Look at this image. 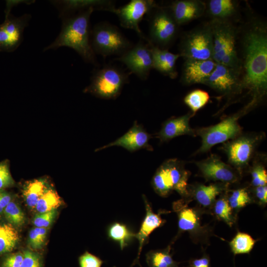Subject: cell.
<instances>
[{
  "instance_id": "obj_1",
  "label": "cell",
  "mask_w": 267,
  "mask_h": 267,
  "mask_svg": "<svg viewBox=\"0 0 267 267\" xmlns=\"http://www.w3.org/2000/svg\"><path fill=\"white\" fill-rule=\"evenodd\" d=\"M244 30L240 60L243 88L251 93V101L258 105L267 91V28L264 22L256 19Z\"/></svg>"
},
{
  "instance_id": "obj_2",
  "label": "cell",
  "mask_w": 267,
  "mask_h": 267,
  "mask_svg": "<svg viewBox=\"0 0 267 267\" xmlns=\"http://www.w3.org/2000/svg\"><path fill=\"white\" fill-rule=\"evenodd\" d=\"M94 10L91 8L62 19L60 32L44 51L69 47L76 51L86 62L97 65L95 54L90 41L89 20Z\"/></svg>"
},
{
  "instance_id": "obj_3",
  "label": "cell",
  "mask_w": 267,
  "mask_h": 267,
  "mask_svg": "<svg viewBox=\"0 0 267 267\" xmlns=\"http://www.w3.org/2000/svg\"><path fill=\"white\" fill-rule=\"evenodd\" d=\"M212 60L217 64L241 72V62L236 48L237 29L230 21L212 20Z\"/></svg>"
},
{
  "instance_id": "obj_4",
  "label": "cell",
  "mask_w": 267,
  "mask_h": 267,
  "mask_svg": "<svg viewBox=\"0 0 267 267\" xmlns=\"http://www.w3.org/2000/svg\"><path fill=\"white\" fill-rule=\"evenodd\" d=\"M129 73L120 68L105 65L94 72L90 83L85 89L84 92L102 99H116L129 82Z\"/></svg>"
},
{
  "instance_id": "obj_5",
  "label": "cell",
  "mask_w": 267,
  "mask_h": 267,
  "mask_svg": "<svg viewBox=\"0 0 267 267\" xmlns=\"http://www.w3.org/2000/svg\"><path fill=\"white\" fill-rule=\"evenodd\" d=\"M90 41L94 53L104 57L119 56L133 45L118 27L105 22L96 24L90 30Z\"/></svg>"
},
{
  "instance_id": "obj_6",
  "label": "cell",
  "mask_w": 267,
  "mask_h": 267,
  "mask_svg": "<svg viewBox=\"0 0 267 267\" xmlns=\"http://www.w3.org/2000/svg\"><path fill=\"white\" fill-rule=\"evenodd\" d=\"M253 107L248 103L238 113L229 116L214 126L198 129L195 131L202 139V144L196 153L209 151L213 146L232 139L240 135L241 127L239 118Z\"/></svg>"
},
{
  "instance_id": "obj_7",
  "label": "cell",
  "mask_w": 267,
  "mask_h": 267,
  "mask_svg": "<svg viewBox=\"0 0 267 267\" xmlns=\"http://www.w3.org/2000/svg\"><path fill=\"white\" fill-rule=\"evenodd\" d=\"M179 49V54L184 59L212 60L213 36L210 22L185 34L180 41Z\"/></svg>"
},
{
  "instance_id": "obj_8",
  "label": "cell",
  "mask_w": 267,
  "mask_h": 267,
  "mask_svg": "<svg viewBox=\"0 0 267 267\" xmlns=\"http://www.w3.org/2000/svg\"><path fill=\"white\" fill-rule=\"evenodd\" d=\"M149 37L148 42L162 49L171 44L178 33V25L169 8L157 5L148 15Z\"/></svg>"
},
{
  "instance_id": "obj_9",
  "label": "cell",
  "mask_w": 267,
  "mask_h": 267,
  "mask_svg": "<svg viewBox=\"0 0 267 267\" xmlns=\"http://www.w3.org/2000/svg\"><path fill=\"white\" fill-rule=\"evenodd\" d=\"M157 5L153 0H132L126 4L116 8L114 13L117 16L122 27L134 31L141 39L147 42L148 38L139 28V23Z\"/></svg>"
},
{
  "instance_id": "obj_10",
  "label": "cell",
  "mask_w": 267,
  "mask_h": 267,
  "mask_svg": "<svg viewBox=\"0 0 267 267\" xmlns=\"http://www.w3.org/2000/svg\"><path fill=\"white\" fill-rule=\"evenodd\" d=\"M116 60L124 64L130 73L142 80H146L153 69L152 56L149 43L141 39Z\"/></svg>"
},
{
  "instance_id": "obj_11",
  "label": "cell",
  "mask_w": 267,
  "mask_h": 267,
  "mask_svg": "<svg viewBox=\"0 0 267 267\" xmlns=\"http://www.w3.org/2000/svg\"><path fill=\"white\" fill-rule=\"evenodd\" d=\"M203 84L227 96L240 93L244 89L241 72L217 63Z\"/></svg>"
},
{
  "instance_id": "obj_12",
  "label": "cell",
  "mask_w": 267,
  "mask_h": 267,
  "mask_svg": "<svg viewBox=\"0 0 267 267\" xmlns=\"http://www.w3.org/2000/svg\"><path fill=\"white\" fill-rule=\"evenodd\" d=\"M262 137L261 135L257 134L239 135L224 143L223 149L228 162L238 168L246 166Z\"/></svg>"
},
{
  "instance_id": "obj_13",
  "label": "cell",
  "mask_w": 267,
  "mask_h": 267,
  "mask_svg": "<svg viewBox=\"0 0 267 267\" xmlns=\"http://www.w3.org/2000/svg\"><path fill=\"white\" fill-rule=\"evenodd\" d=\"M31 15L24 14L16 17L11 14L5 16L4 22L0 25V51L12 52L21 44L23 32L28 25Z\"/></svg>"
},
{
  "instance_id": "obj_14",
  "label": "cell",
  "mask_w": 267,
  "mask_h": 267,
  "mask_svg": "<svg viewBox=\"0 0 267 267\" xmlns=\"http://www.w3.org/2000/svg\"><path fill=\"white\" fill-rule=\"evenodd\" d=\"M151 136L141 125L135 121L133 126L123 135L115 141L95 150L98 151L111 146H121L133 152L141 149L153 151V147L149 144Z\"/></svg>"
},
{
  "instance_id": "obj_15",
  "label": "cell",
  "mask_w": 267,
  "mask_h": 267,
  "mask_svg": "<svg viewBox=\"0 0 267 267\" xmlns=\"http://www.w3.org/2000/svg\"><path fill=\"white\" fill-rule=\"evenodd\" d=\"M50 2L57 7L61 19L89 8L114 13L115 2L109 0H61Z\"/></svg>"
},
{
  "instance_id": "obj_16",
  "label": "cell",
  "mask_w": 267,
  "mask_h": 267,
  "mask_svg": "<svg viewBox=\"0 0 267 267\" xmlns=\"http://www.w3.org/2000/svg\"><path fill=\"white\" fill-rule=\"evenodd\" d=\"M196 165L207 178L228 183L234 182L237 179L231 167L215 155L197 162Z\"/></svg>"
},
{
  "instance_id": "obj_17",
  "label": "cell",
  "mask_w": 267,
  "mask_h": 267,
  "mask_svg": "<svg viewBox=\"0 0 267 267\" xmlns=\"http://www.w3.org/2000/svg\"><path fill=\"white\" fill-rule=\"evenodd\" d=\"M216 63L212 59H185L183 64L181 82L186 85L203 84L214 70Z\"/></svg>"
},
{
  "instance_id": "obj_18",
  "label": "cell",
  "mask_w": 267,
  "mask_h": 267,
  "mask_svg": "<svg viewBox=\"0 0 267 267\" xmlns=\"http://www.w3.org/2000/svg\"><path fill=\"white\" fill-rule=\"evenodd\" d=\"M168 7L179 26L202 16L206 10V5L199 0H178L173 1Z\"/></svg>"
},
{
  "instance_id": "obj_19",
  "label": "cell",
  "mask_w": 267,
  "mask_h": 267,
  "mask_svg": "<svg viewBox=\"0 0 267 267\" xmlns=\"http://www.w3.org/2000/svg\"><path fill=\"white\" fill-rule=\"evenodd\" d=\"M194 115L191 112L169 119L163 124L161 130L156 134V137L161 142H164L179 135L195 136V132L189 125V120Z\"/></svg>"
},
{
  "instance_id": "obj_20",
  "label": "cell",
  "mask_w": 267,
  "mask_h": 267,
  "mask_svg": "<svg viewBox=\"0 0 267 267\" xmlns=\"http://www.w3.org/2000/svg\"><path fill=\"white\" fill-rule=\"evenodd\" d=\"M142 198L145 204L146 214L138 232L135 233V238L137 239L139 243L138 251L136 259L130 267H134L136 264L141 267L139 263V257L143 246L148 241L149 236L151 233L164 222L159 214L153 212L151 205L144 195H142Z\"/></svg>"
},
{
  "instance_id": "obj_21",
  "label": "cell",
  "mask_w": 267,
  "mask_h": 267,
  "mask_svg": "<svg viewBox=\"0 0 267 267\" xmlns=\"http://www.w3.org/2000/svg\"><path fill=\"white\" fill-rule=\"evenodd\" d=\"M147 42L151 48L153 69L171 79L176 78L178 74L176 64L178 59L180 57V55L160 48Z\"/></svg>"
},
{
  "instance_id": "obj_22",
  "label": "cell",
  "mask_w": 267,
  "mask_h": 267,
  "mask_svg": "<svg viewBox=\"0 0 267 267\" xmlns=\"http://www.w3.org/2000/svg\"><path fill=\"white\" fill-rule=\"evenodd\" d=\"M238 1L233 0H210L207 10L212 20L229 21L238 10Z\"/></svg>"
},
{
  "instance_id": "obj_23",
  "label": "cell",
  "mask_w": 267,
  "mask_h": 267,
  "mask_svg": "<svg viewBox=\"0 0 267 267\" xmlns=\"http://www.w3.org/2000/svg\"><path fill=\"white\" fill-rule=\"evenodd\" d=\"M170 171L173 190L181 195L188 194L187 179L189 173L185 170L181 161L176 159L166 160Z\"/></svg>"
},
{
  "instance_id": "obj_24",
  "label": "cell",
  "mask_w": 267,
  "mask_h": 267,
  "mask_svg": "<svg viewBox=\"0 0 267 267\" xmlns=\"http://www.w3.org/2000/svg\"><path fill=\"white\" fill-rule=\"evenodd\" d=\"M108 238L117 243L121 250L127 247L135 238V233L126 224L115 222L107 228Z\"/></svg>"
},
{
  "instance_id": "obj_25",
  "label": "cell",
  "mask_w": 267,
  "mask_h": 267,
  "mask_svg": "<svg viewBox=\"0 0 267 267\" xmlns=\"http://www.w3.org/2000/svg\"><path fill=\"white\" fill-rule=\"evenodd\" d=\"M47 181L43 178L26 182L22 189V194L27 205L35 207L38 200L49 187Z\"/></svg>"
},
{
  "instance_id": "obj_26",
  "label": "cell",
  "mask_w": 267,
  "mask_h": 267,
  "mask_svg": "<svg viewBox=\"0 0 267 267\" xmlns=\"http://www.w3.org/2000/svg\"><path fill=\"white\" fill-rule=\"evenodd\" d=\"M152 185L157 193L162 196H166L173 190L167 161H165L157 170L152 179Z\"/></svg>"
},
{
  "instance_id": "obj_27",
  "label": "cell",
  "mask_w": 267,
  "mask_h": 267,
  "mask_svg": "<svg viewBox=\"0 0 267 267\" xmlns=\"http://www.w3.org/2000/svg\"><path fill=\"white\" fill-rule=\"evenodd\" d=\"M19 240V235L16 227L9 223H0V256L12 252Z\"/></svg>"
},
{
  "instance_id": "obj_28",
  "label": "cell",
  "mask_w": 267,
  "mask_h": 267,
  "mask_svg": "<svg viewBox=\"0 0 267 267\" xmlns=\"http://www.w3.org/2000/svg\"><path fill=\"white\" fill-rule=\"evenodd\" d=\"M149 267H179L170 253V248L163 250H152L146 254Z\"/></svg>"
},
{
  "instance_id": "obj_29",
  "label": "cell",
  "mask_w": 267,
  "mask_h": 267,
  "mask_svg": "<svg viewBox=\"0 0 267 267\" xmlns=\"http://www.w3.org/2000/svg\"><path fill=\"white\" fill-rule=\"evenodd\" d=\"M61 203L60 197L49 186L40 197L35 208L39 213H44L56 209Z\"/></svg>"
},
{
  "instance_id": "obj_30",
  "label": "cell",
  "mask_w": 267,
  "mask_h": 267,
  "mask_svg": "<svg viewBox=\"0 0 267 267\" xmlns=\"http://www.w3.org/2000/svg\"><path fill=\"white\" fill-rule=\"evenodd\" d=\"M222 189V188L217 184L200 185L195 190V197L200 204L205 207L208 206Z\"/></svg>"
},
{
  "instance_id": "obj_31",
  "label": "cell",
  "mask_w": 267,
  "mask_h": 267,
  "mask_svg": "<svg viewBox=\"0 0 267 267\" xmlns=\"http://www.w3.org/2000/svg\"><path fill=\"white\" fill-rule=\"evenodd\" d=\"M210 95L207 91L197 89L188 93L184 98V103L195 113L208 102Z\"/></svg>"
},
{
  "instance_id": "obj_32",
  "label": "cell",
  "mask_w": 267,
  "mask_h": 267,
  "mask_svg": "<svg viewBox=\"0 0 267 267\" xmlns=\"http://www.w3.org/2000/svg\"><path fill=\"white\" fill-rule=\"evenodd\" d=\"M2 215L8 223L16 228L21 227L25 222L24 213L13 199L7 205Z\"/></svg>"
},
{
  "instance_id": "obj_33",
  "label": "cell",
  "mask_w": 267,
  "mask_h": 267,
  "mask_svg": "<svg viewBox=\"0 0 267 267\" xmlns=\"http://www.w3.org/2000/svg\"><path fill=\"white\" fill-rule=\"evenodd\" d=\"M255 240L249 234L238 232L230 242L235 255L249 253L253 248Z\"/></svg>"
},
{
  "instance_id": "obj_34",
  "label": "cell",
  "mask_w": 267,
  "mask_h": 267,
  "mask_svg": "<svg viewBox=\"0 0 267 267\" xmlns=\"http://www.w3.org/2000/svg\"><path fill=\"white\" fill-rule=\"evenodd\" d=\"M198 218L191 209H183L178 214V225L183 231L192 230L197 225Z\"/></svg>"
},
{
  "instance_id": "obj_35",
  "label": "cell",
  "mask_w": 267,
  "mask_h": 267,
  "mask_svg": "<svg viewBox=\"0 0 267 267\" xmlns=\"http://www.w3.org/2000/svg\"><path fill=\"white\" fill-rule=\"evenodd\" d=\"M47 234V229L44 227H36L32 228L29 233L28 242L33 250L42 249L44 246Z\"/></svg>"
},
{
  "instance_id": "obj_36",
  "label": "cell",
  "mask_w": 267,
  "mask_h": 267,
  "mask_svg": "<svg viewBox=\"0 0 267 267\" xmlns=\"http://www.w3.org/2000/svg\"><path fill=\"white\" fill-rule=\"evenodd\" d=\"M15 185L10 171V162L5 159L0 162V189H6Z\"/></svg>"
},
{
  "instance_id": "obj_37",
  "label": "cell",
  "mask_w": 267,
  "mask_h": 267,
  "mask_svg": "<svg viewBox=\"0 0 267 267\" xmlns=\"http://www.w3.org/2000/svg\"><path fill=\"white\" fill-rule=\"evenodd\" d=\"M250 201V197L245 189L234 190L228 201L231 208L234 209L242 208Z\"/></svg>"
},
{
  "instance_id": "obj_38",
  "label": "cell",
  "mask_w": 267,
  "mask_h": 267,
  "mask_svg": "<svg viewBox=\"0 0 267 267\" xmlns=\"http://www.w3.org/2000/svg\"><path fill=\"white\" fill-rule=\"evenodd\" d=\"M215 212L228 224H232L231 208L228 201L223 198L218 200L215 204Z\"/></svg>"
},
{
  "instance_id": "obj_39",
  "label": "cell",
  "mask_w": 267,
  "mask_h": 267,
  "mask_svg": "<svg viewBox=\"0 0 267 267\" xmlns=\"http://www.w3.org/2000/svg\"><path fill=\"white\" fill-rule=\"evenodd\" d=\"M23 260L20 267H43L42 256L31 250L23 251Z\"/></svg>"
},
{
  "instance_id": "obj_40",
  "label": "cell",
  "mask_w": 267,
  "mask_h": 267,
  "mask_svg": "<svg viewBox=\"0 0 267 267\" xmlns=\"http://www.w3.org/2000/svg\"><path fill=\"white\" fill-rule=\"evenodd\" d=\"M56 214V209L46 213H39L34 217L33 223L36 227L46 228L51 224Z\"/></svg>"
},
{
  "instance_id": "obj_41",
  "label": "cell",
  "mask_w": 267,
  "mask_h": 267,
  "mask_svg": "<svg viewBox=\"0 0 267 267\" xmlns=\"http://www.w3.org/2000/svg\"><path fill=\"white\" fill-rule=\"evenodd\" d=\"M103 263L98 257L88 251L79 257L80 267H101Z\"/></svg>"
},
{
  "instance_id": "obj_42",
  "label": "cell",
  "mask_w": 267,
  "mask_h": 267,
  "mask_svg": "<svg viewBox=\"0 0 267 267\" xmlns=\"http://www.w3.org/2000/svg\"><path fill=\"white\" fill-rule=\"evenodd\" d=\"M252 183L255 186L267 185V173L266 169L261 165H257L251 172Z\"/></svg>"
},
{
  "instance_id": "obj_43",
  "label": "cell",
  "mask_w": 267,
  "mask_h": 267,
  "mask_svg": "<svg viewBox=\"0 0 267 267\" xmlns=\"http://www.w3.org/2000/svg\"><path fill=\"white\" fill-rule=\"evenodd\" d=\"M23 257V252L8 254L1 262L0 267H20Z\"/></svg>"
},
{
  "instance_id": "obj_44",
  "label": "cell",
  "mask_w": 267,
  "mask_h": 267,
  "mask_svg": "<svg viewBox=\"0 0 267 267\" xmlns=\"http://www.w3.org/2000/svg\"><path fill=\"white\" fill-rule=\"evenodd\" d=\"M13 197V195L5 189H0V215L3 214L5 208Z\"/></svg>"
},
{
  "instance_id": "obj_45",
  "label": "cell",
  "mask_w": 267,
  "mask_h": 267,
  "mask_svg": "<svg viewBox=\"0 0 267 267\" xmlns=\"http://www.w3.org/2000/svg\"><path fill=\"white\" fill-rule=\"evenodd\" d=\"M34 0H9L6 1V8L4 10L5 16L10 14V11L14 6L21 4H31L35 2Z\"/></svg>"
},
{
  "instance_id": "obj_46",
  "label": "cell",
  "mask_w": 267,
  "mask_h": 267,
  "mask_svg": "<svg viewBox=\"0 0 267 267\" xmlns=\"http://www.w3.org/2000/svg\"><path fill=\"white\" fill-rule=\"evenodd\" d=\"M255 191L256 196L260 201L264 203H266L267 202V185L257 186Z\"/></svg>"
},
{
  "instance_id": "obj_47",
  "label": "cell",
  "mask_w": 267,
  "mask_h": 267,
  "mask_svg": "<svg viewBox=\"0 0 267 267\" xmlns=\"http://www.w3.org/2000/svg\"><path fill=\"white\" fill-rule=\"evenodd\" d=\"M192 267H210V261L206 257L195 259L191 262Z\"/></svg>"
},
{
  "instance_id": "obj_48",
  "label": "cell",
  "mask_w": 267,
  "mask_h": 267,
  "mask_svg": "<svg viewBox=\"0 0 267 267\" xmlns=\"http://www.w3.org/2000/svg\"></svg>"
}]
</instances>
